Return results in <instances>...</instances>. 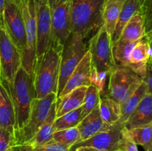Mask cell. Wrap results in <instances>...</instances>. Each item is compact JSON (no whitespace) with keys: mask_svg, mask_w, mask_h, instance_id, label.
<instances>
[{"mask_svg":"<svg viewBox=\"0 0 152 151\" xmlns=\"http://www.w3.org/2000/svg\"><path fill=\"white\" fill-rule=\"evenodd\" d=\"M56 102L52 105L50 111L48 113L46 120L39 130L37 131L35 136L31 139L25 144L31 147H37L41 145L46 144L52 141L53 135L54 133V127H53V123L56 119Z\"/></svg>","mask_w":152,"mask_h":151,"instance_id":"obj_20","label":"cell"},{"mask_svg":"<svg viewBox=\"0 0 152 151\" xmlns=\"http://www.w3.org/2000/svg\"><path fill=\"white\" fill-rule=\"evenodd\" d=\"M100 99L101 96L97 88L93 84L89 85L86 92L84 102H83V106H82V119L87 115H88L92 110H94L99 105Z\"/></svg>","mask_w":152,"mask_h":151,"instance_id":"obj_29","label":"cell"},{"mask_svg":"<svg viewBox=\"0 0 152 151\" xmlns=\"http://www.w3.org/2000/svg\"><path fill=\"white\" fill-rule=\"evenodd\" d=\"M145 38H147L148 41V44H149V47H150V53L152 54V31L150 32L149 33L146 34L145 36Z\"/></svg>","mask_w":152,"mask_h":151,"instance_id":"obj_39","label":"cell"},{"mask_svg":"<svg viewBox=\"0 0 152 151\" xmlns=\"http://www.w3.org/2000/svg\"><path fill=\"white\" fill-rule=\"evenodd\" d=\"M91 57L90 52L88 50L77 68H75L71 76L67 81L63 90L58 95L57 99L63 97L74 90V89L80 87H88L91 85L90 76L91 72Z\"/></svg>","mask_w":152,"mask_h":151,"instance_id":"obj_14","label":"cell"},{"mask_svg":"<svg viewBox=\"0 0 152 151\" xmlns=\"http://www.w3.org/2000/svg\"><path fill=\"white\" fill-rule=\"evenodd\" d=\"M71 0H48L52 23V45L63 48L71 33L70 14Z\"/></svg>","mask_w":152,"mask_h":151,"instance_id":"obj_9","label":"cell"},{"mask_svg":"<svg viewBox=\"0 0 152 151\" xmlns=\"http://www.w3.org/2000/svg\"><path fill=\"white\" fill-rule=\"evenodd\" d=\"M145 27L140 12L135 13L126 25L119 39L124 41H140L145 36Z\"/></svg>","mask_w":152,"mask_h":151,"instance_id":"obj_21","label":"cell"},{"mask_svg":"<svg viewBox=\"0 0 152 151\" xmlns=\"http://www.w3.org/2000/svg\"><path fill=\"white\" fill-rule=\"evenodd\" d=\"M125 136L131 141L140 145L145 151H149L152 146V122L134 128L127 129L125 127Z\"/></svg>","mask_w":152,"mask_h":151,"instance_id":"obj_25","label":"cell"},{"mask_svg":"<svg viewBox=\"0 0 152 151\" xmlns=\"http://www.w3.org/2000/svg\"><path fill=\"white\" fill-rule=\"evenodd\" d=\"M105 0H71L70 30L86 39L103 25Z\"/></svg>","mask_w":152,"mask_h":151,"instance_id":"obj_3","label":"cell"},{"mask_svg":"<svg viewBox=\"0 0 152 151\" xmlns=\"http://www.w3.org/2000/svg\"><path fill=\"white\" fill-rule=\"evenodd\" d=\"M125 0H105L102 19L107 31L112 37Z\"/></svg>","mask_w":152,"mask_h":151,"instance_id":"obj_23","label":"cell"},{"mask_svg":"<svg viewBox=\"0 0 152 151\" xmlns=\"http://www.w3.org/2000/svg\"><path fill=\"white\" fill-rule=\"evenodd\" d=\"M57 100V94L50 93L42 99H36L32 105L26 124L13 133L12 146L25 144L37 133L46 120L52 105Z\"/></svg>","mask_w":152,"mask_h":151,"instance_id":"obj_5","label":"cell"},{"mask_svg":"<svg viewBox=\"0 0 152 151\" xmlns=\"http://www.w3.org/2000/svg\"><path fill=\"white\" fill-rule=\"evenodd\" d=\"M8 1L10 0H0V28H4V9Z\"/></svg>","mask_w":152,"mask_h":151,"instance_id":"obj_37","label":"cell"},{"mask_svg":"<svg viewBox=\"0 0 152 151\" xmlns=\"http://www.w3.org/2000/svg\"><path fill=\"white\" fill-rule=\"evenodd\" d=\"M143 81L146 84L147 93L152 95V54L150 55L146 65V71L143 78Z\"/></svg>","mask_w":152,"mask_h":151,"instance_id":"obj_35","label":"cell"},{"mask_svg":"<svg viewBox=\"0 0 152 151\" xmlns=\"http://www.w3.org/2000/svg\"><path fill=\"white\" fill-rule=\"evenodd\" d=\"M152 122V95L147 93L125 122L127 130Z\"/></svg>","mask_w":152,"mask_h":151,"instance_id":"obj_18","label":"cell"},{"mask_svg":"<svg viewBox=\"0 0 152 151\" xmlns=\"http://www.w3.org/2000/svg\"><path fill=\"white\" fill-rule=\"evenodd\" d=\"M124 124L119 121L109 130L100 132L87 140L79 142L70 147L74 151L80 147H91L102 151H123Z\"/></svg>","mask_w":152,"mask_h":151,"instance_id":"obj_10","label":"cell"},{"mask_svg":"<svg viewBox=\"0 0 152 151\" xmlns=\"http://www.w3.org/2000/svg\"><path fill=\"white\" fill-rule=\"evenodd\" d=\"M3 81L5 83L14 107L16 132L26 124L29 118L32 105L36 99L34 79L33 76L21 67L10 82Z\"/></svg>","mask_w":152,"mask_h":151,"instance_id":"obj_2","label":"cell"},{"mask_svg":"<svg viewBox=\"0 0 152 151\" xmlns=\"http://www.w3.org/2000/svg\"><path fill=\"white\" fill-rule=\"evenodd\" d=\"M88 87H80L74 89L69 93L56 100V116H61L68 112L77 110L83 106L85 95Z\"/></svg>","mask_w":152,"mask_h":151,"instance_id":"obj_19","label":"cell"},{"mask_svg":"<svg viewBox=\"0 0 152 151\" xmlns=\"http://www.w3.org/2000/svg\"><path fill=\"white\" fill-rule=\"evenodd\" d=\"M109 77V73L107 72H98L95 68H91L90 76L91 84H93L99 90L100 96H103L105 94V86L107 78Z\"/></svg>","mask_w":152,"mask_h":151,"instance_id":"obj_32","label":"cell"},{"mask_svg":"<svg viewBox=\"0 0 152 151\" xmlns=\"http://www.w3.org/2000/svg\"><path fill=\"white\" fill-rule=\"evenodd\" d=\"M150 55L149 44L145 36H144L137 42L131 52L128 68L143 78L145 75L146 65Z\"/></svg>","mask_w":152,"mask_h":151,"instance_id":"obj_17","label":"cell"},{"mask_svg":"<svg viewBox=\"0 0 152 151\" xmlns=\"http://www.w3.org/2000/svg\"><path fill=\"white\" fill-rule=\"evenodd\" d=\"M14 107L6 84L0 79V127L14 133L16 130Z\"/></svg>","mask_w":152,"mask_h":151,"instance_id":"obj_15","label":"cell"},{"mask_svg":"<svg viewBox=\"0 0 152 151\" xmlns=\"http://www.w3.org/2000/svg\"><path fill=\"white\" fill-rule=\"evenodd\" d=\"M7 151H11V147H10V148H9V149L7 150Z\"/></svg>","mask_w":152,"mask_h":151,"instance_id":"obj_40","label":"cell"},{"mask_svg":"<svg viewBox=\"0 0 152 151\" xmlns=\"http://www.w3.org/2000/svg\"><path fill=\"white\" fill-rule=\"evenodd\" d=\"M123 151H139V150H138L137 145L135 143H134L132 141H131L130 139H128V138L125 136L124 145H123Z\"/></svg>","mask_w":152,"mask_h":151,"instance_id":"obj_36","label":"cell"},{"mask_svg":"<svg viewBox=\"0 0 152 151\" xmlns=\"http://www.w3.org/2000/svg\"><path fill=\"white\" fill-rule=\"evenodd\" d=\"M147 94V87L144 81L137 88V90L124 102L120 104V111H121V116H120V122L124 124L125 122L129 119L130 115L137 107L140 102H141L144 96Z\"/></svg>","mask_w":152,"mask_h":151,"instance_id":"obj_26","label":"cell"},{"mask_svg":"<svg viewBox=\"0 0 152 151\" xmlns=\"http://www.w3.org/2000/svg\"><path fill=\"white\" fill-rule=\"evenodd\" d=\"M112 126L105 124L99 113V105L80 121L77 126L80 135V142L87 140L100 132L109 130Z\"/></svg>","mask_w":152,"mask_h":151,"instance_id":"obj_16","label":"cell"},{"mask_svg":"<svg viewBox=\"0 0 152 151\" xmlns=\"http://www.w3.org/2000/svg\"><path fill=\"white\" fill-rule=\"evenodd\" d=\"M149 151H152V146H151V150H150Z\"/></svg>","mask_w":152,"mask_h":151,"instance_id":"obj_41","label":"cell"},{"mask_svg":"<svg viewBox=\"0 0 152 151\" xmlns=\"http://www.w3.org/2000/svg\"><path fill=\"white\" fill-rule=\"evenodd\" d=\"M80 132L77 127L54 132L53 135V139H52L53 142L67 145L70 147L74 144L80 142Z\"/></svg>","mask_w":152,"mask_h":151,"instance_id":"obj_30","label":"cell"},{"mask_svg":"<svg viewBox=\"0 0 152 151\" xmlns=\"http://www.w3.org/2000/svg\"><path fill=\"white\" fill-rule=\"evenodd\" d=\"M145 35L152 31V0H140Z\"/></svg>","mask_w":152,"mask_h":151,"instance_id":"obj_33","label":"cell"},{"mask_svg":"<svg viewBox=\"0 0 152 151\" xmlns=\"http://www.w3.org/2000/svg\"><path fill=\"white\" fill-rule=\"evenodd\" d=\"M107 96L122 104L129 99L141 85L142 77L127 67L117 66L109 74Z\"/></svg>","mask_w":152,"mask_h":151,"instance_id":"obj_8","label":"cell"},{"mask_svg":"<svg viewBox=\"0 0 152 151\" xmlns=\"http://www.w3.org/2000/svg\"><path fill=\"white\" fill-rule=\"evenodd\" d=\"M34 3L37 13V59L51 45L53 32L48 0H34Z\"/></svg>","mask_w":152,"mask_h":151,"instance_id":"obj_13","label":"cell"},{"mask_svg":"<svg viewBox=\"0 0 152 151\" xmlns=\"http://www.w3.org/2000/svg\"><path fill=\"white\" fill-rule=\"evenodd\" d=\"M25 22L26 45L22 53V67L33 76L37 50V13L34 0H19Z\"/></svg>","mask_w":152,"mask_h":151,"instance_id":"obj_7","label":"cell"},{"mask_svg":"<svg viewBox=\"0 0 152 151\" xmlns=\"http://www.w3.org/2000/svg\"><path fill=\"white\" fill-rule=\"evenodd\" d=\"M70 147L51 141L46 144L37 147L28 145H15L11 147V151H70Z\"/></svg>","mask_w":152,"mask_h":151,"instance_id":"obj_31","label":"cell"},{"mask_svg":"<svg viewBox=\"0 0 152 151\" xmlns=\"http://www.w3.org/2000/svg\"><path fill=\"white\" fill-rule=\"evenodd\" d=\"M137 42L139 41L129 42V41H124L120 39L117 40V42L114 44L113 53H114V60L118 66L128 68L131 52L132 51L135 45L137 44Z\"/></svg>","mask_w":152,"mask_h":151,"instance_id":"obj_27","label":"cell"},{"mask_svg":"<svg viewBox=\"0 0 152 151\" xmlns=\"http://www.w3.org/2000/svg\"><path fill=\"white\" fill-rule=\"evenodd\" d=\"M99 113L104 123L109 126L117 124L120 120V105L112 99L104 95L99 104Z\"/></svg>","mask_w":152,"mask_h":151,"instance_id":"obj_24","label":"cell"},{"mask_svg":"<svg viewBox=\"0 0 152 151\" xmlns=\"http://www.w3.org/2000/svg\"><path fill=\"white\" fill-rule=\"evenodd\" d=\"M62 49L51 44L36 59L33 74L36 99H42L50 93L57 94Z\"/></svg>","mask_w":152,"mask_h":151,"instance_id":"obj_1","label":"cell"},{"mask_svg":"<svg viewBox=\"0 0 152 151\" xmlns=\"http://www.w3.org/2000/svg\"><path fill=\"white\" fill-rule=\"evenodd\" d=\"M74 151H102L96 149V148L91 147H80L77 148Z\"/></svg>","mask_w":152,"mask_h":151,"instance_id":"obj_38","label":"cell"},{"mask_svg":"<svg viewBox=\"0 0 152 151\" xmlns=\"http://www.w3.org/2000/svg\"><path fill=\"white\" fill-rule=\"evenodd\" d=\"M113 44L111 36L102 25L91 37L88 43V50L91 57L92 68L98 72L111 73L118 65L114 60Z\"/></svg>","mask_w":152,"mask_h":151,"instance_id":"obj_4","label":"cell"},{"mask_svg":"<svg viewBox=\"0 0 152 151\" xmlns=\"http://www.w3.org/2000/svg\"><path fill=\"white\" fill-rule=\"evenodd\" d=\"M13 134L0 127V151H7L13 145Z\"/></svg>","mask_w":152,"mask_h":151,"instance_id":"obj_34","label":"cell"},{"mask_svg":"<svg viewBox=\"0 0 152 151\" xmlns=\"http://www.w3.org/2000/svg\"><path fill=\"white\" fill-rule=\"evenodd\" d=\"M141 11V3L140 0H125L123 8L116 25L115 30L113 33L111 40L113 44L117 42L121 36L122 31L131 18L137 12Z\"/></svg>","mask_w":152,"mask_h":151,"instance_id":"obj_22","label":"cell"},{"mask_svg":"<svg viewBox=\"0 0 152 151\" xmlns=\"http://www.w3.org/2000/svg\"><path fill=\"white\" fill-rule=\"evenodd\" d=\"M81 112L82 107L56 118L53 123L54 131L77 127L82 120Z\"/></svg>","mask_w":152,"mask_h":151,"instance_id":"obj_28","label":"cell"},{"mask_svg":"<svg viewBox=\"0 0 152 151\" xmlns=\"http://www.w3.org/2000/svg\"><path fill=\"white\" fill-rule=\"evenodd\" d=\"M87 51L88 47L85 43V38L80 34L71 33L61 54L57 96Z\"/></svg>","mask_w":152,"mask_h":151,"instance_id":"obj_6","label":"cell"},{"mask_svg":"<svg viewBox=\"0 0 152 151\" xmlns=\"http://www.w3.org/2000/svg\"><path fill=\"white\" fill-rule=\"evenodd\" d=\"M21 67V52L11 41L5 29L0 28V79L10 82Z\"/></svg>","mask_w":152,"mask_h":151,"instance_id":"obj_11","label":"cell"},{"mask_svg":"<svg viewBox=\"0 0 152 151\" xmlns=\"http://www.w3.org/2000/svg\"><path fill=\"white\" fill-rule=\"evenodd\" d=\"M4 28L16 47L21 52L26 45L25 28L19 0H10L4 9Z\"/></svg>","mask_w":152,"mask_h":151,"instance_id":"obj_12","label":"cell"}]
</instances>
